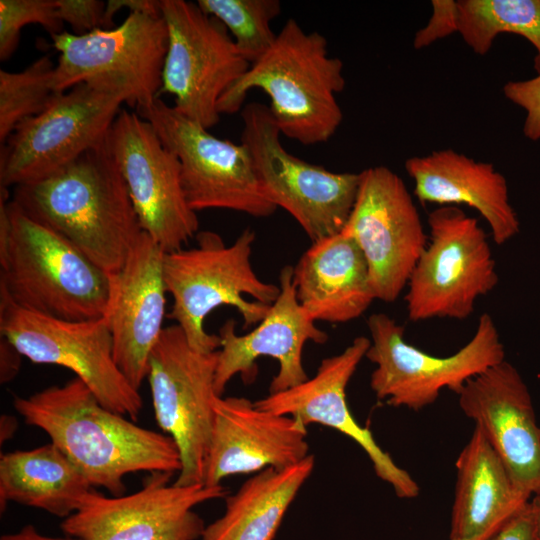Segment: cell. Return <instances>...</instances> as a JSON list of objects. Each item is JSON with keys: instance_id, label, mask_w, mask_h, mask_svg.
<instances>
[{"instance_id": "e0dca14e", "label": "cell", "mask_w": 540, "mask_h": 540, "mask_svg": "<svg viewBox=\"0 0 540 540\" xmlns=\"http://www.w3.org/2000/svg\"><path fill=\"white\" fill-rule=\"evenodd\" d=\"M360 185L343 232L354 238L369 270L375 300L394 302L428 239L403 179L385 166L360 172Z\"/></svg>"}, {"instance_id": "6da1fadb", "label": "cell", "mask_w": 540, "mask_h": 540, "mask_svg": "<svg viewBox=\"0 0 540 540\" xmlns=\"http://www.w3.org/2000/svg\"><path fill=\"white\" fill-rule=\"evenodd\" d=\"M14 409L26 424L43 430L92 487L123 495L124 477L140 471L179 473L174 440L143 428L103 406L74 377L28 397H15Z\"/></svg>"}, {"instance_id": "e575fe53", "label": "cell", "mask_w": 540, "mask_h": 540, "mask_svg": "<svg viewBox=\"0 0 540 540\" xmlns=\"http://www.w3.org/2000/svg\"><path fill=\"white\" fill-rule=\"evenodd\" d=\"M490 540H539L530 501L511 517Z\"/></svg>"}, {"instance_id": "2e32d148", "label": "cell", "mask_w": 540, "mask_h": 540, "mask_svg": "<svg viewBox=\"0 0 540 540\" xmlns=\"http://www.w3.org/2000/svg\"><path fill=\"white\" fill-rule=\"evenodd\" d=\"M174 474L153 472L129 495L91 490L80 508L63 519L67 536L82 540H196L205 529L194 507L227 496L224 486L169 484Z\"/></svg>"}, {"instance_id": "44dd1931", "label": "cell", "mask_w": 540, "mask_h": 540, "mask_svg": "<svg viewBox=\"0 0 540 540\" xmlns=\"http://www.w3.org/2000/svg\"><path fill=\"white\" fill-rule=\"evenodd\" d=\"M164 253L142 232L120 270L111 274L104 318L112 336L114 360L137 390L147 379L150 355L165 328Z\"/></svg>"}, {"instance_id": "cb8c5ba5", "label": "cell", "mask_w": 540, "mask_h": 540, "mask_svg": "<svg viewBox=\"0 0 540 540\" xmlns=\"http://www.w3.org/2000/svg\"><path fill=\"white\" fill-rule=\"evenodd\" d=\"M293 268L297 300L315 322L352 321L375 300L365 257L343 231L312 242Z\"/></svg>"}, {"instance_id": "484cf974", "label": "cell", "mask_w": 540, "mask_h": 540, "mask_svg": "<svg viewBox=\"0 0 540 540\" xmlns=\"http://www.w3.org/2000/svg\"><path fill=\"white\" fill-rule=\"evenodd\" d=\"M314 465L310 454L289 467L255 473L226 496L224 513L205 527L200 540H274Z\"/></svg>"}, {"instance_id": "ffe728a7", "label": "cell", "mask_w": 540, "mask_h": 540, "mask_svg": "<svg viewBox=\"0 0 540 540\" xmlns=\"http://www.w3.org/2000/svg\"><path fill=\"white\" fill-rule=\"evenodd\" d=\"M370 343L367 337H356L341 353L324 358L312 378L254 403L260 409L295 417L305 426L321 424L349 437L367 454L378 478L399 498L412 499L419 495L417 482L378 445L371 431L354 419L346 401V387Z\"/></svg>"}, {"instance_id": "1f68e13d", "label": "cell", "mask_w": 540, "mask_h": 540, "mask_svg": "<svg viewBox=\"0 0 540 540\" xmlns=\"http://www.w3.org/2000/svg\"><path fill=\"white\" fill-rule=\"evenodd\" d=\"M504 96L525 111L523 133L531 141L540 140V74L503 86Z\"/></svg>"}, {"instance_id": "5bb4252c", "label": "cell", "mask_w": 540, "mask_h": 540, "mask_svg": "<svg viewBox=\"0 0 540 540\" xmlns=\"http://www.w3.org/2000/svg\"><path fill=\"white\" fill-rule=\"evenodd\" d=\"M168 49L161 91L174 107L206 129L220 121L221 96L248 70L227 28L197 3L161 0Z\"/></svg>"}, {"instance_id": "8d00e7d4", "label": "cell", "mask_w": 540, "mask_h": 540, "mask_svg": "<svg viewBox=\"0 0 540 540\" xmlns=\"http://www.w3.org/2000/svg\"><path fill=\"white\" fill-rule=\"evenodd\" d=\"M21 354L5 338L0 343V380L7 383L13 379L20 367Z\"/></svg>"}, {"instance_id": "74e56055", "label": "cell", "mask_w": 540, "mask_h": 540, "mask_svg": "<svg viewBox=\"0 0 540 540\" xmlns=\"http://www.w3.org/2000/svg\"><path fill=\"white\" fill-rule=\"evenodd\" d=\"M0 540H82L80 538L65 536L53 537L41 534L33 525H25L19 531L10 534H4Z\"/></svg>"}, {"instance_id": "7c38bea8", "label": "cell", "mask_w": 540, "mask_h": 540, "mask_svg": "<svg viewBox=\"0 0 540 540\" xmlns=\"http://www.w3.org/2000/svg\"><path fill=\"white\" fill-rule=\"evenodd\" d=\"M136 112L152 124L179 160L186 200L195 211L227 209L268 217L277 207L264 195L247 147L212 135L157 98Z\"/></svg>"}, {"instance_id": "9a60e30c", "label": "cell", "mask_w": 540, "mask_h": 540, "mask_svg": "<svg viewBox=\"0 0 540 540\" xmlns=\"http://www.w3.org/2000/svg\"><path fill=\"white\" fill-rule=\"evenodd\" d=\"M106 145L142 231L165 253L183 248L197 235L199 220L186 200L176 155L162 143L150 122L126 109L114 120Z\"/></svg>"}, {"instance_id": "ba28073f", "label": "cell", "mask_w": 540, "mask_h": 540, "mask_svg": "<svg viewBox=\"0 0 540 540\" xmlns=\"http://www.w3.org/2000/svg\"><path fill=\"white\" fill-rule=\"evenodd\" d=\"M370 347L366 358L376 365L370 386L378 400L419 411L444 389L458 394L472 378L505 360L496 324L488 313L478 320L466 345L452 355H430L404 339V327L385 313L369 316Z\"/></svg>"}, {"instance_id": "3957f363", "label": "cell", "mask_w": 540, "mask_h": 540, "mask_svg": "<svg viewBox=\"0 0 540 540\" xmlns=\"http://www.w3.org/2000/svg\"><path fill=\"white\" fill-rule=\"evenodd\" d=\"M0 191V294L21 308L57 319L104 317L111 274L7 201L8 189Z\"/></svg>"}, {"instance_id": "8992f818", "label": "cell", "mask_w": 540, "mask_h": 540, "mask_svg": "<svg viewBox=\"0 0 540 540\" xmlns=\"http://www.w3.org/2000/svg\"><path fill=\"white\" fill-rule=\"evenodd\" d=\"M51 38L59 52L53 76L57 92L86 83L121 96L136 110L158 98L168 49L162 14L129 11L115 28L82 35L63 31Z\"/></svg>"}, {"instance_id": "30bf717a", "label": "cell", "mask_w": 540, "mask_h": 540, "mask_svg": "<svg viewBox=\"0 0 540 540\" xmlns=\"http://www.w3.org/2000/svg\"><path fill=\"white\" fill-rule=\"evenodd\" d=\"M0 333L36 364L71 370L106 408L136 421L143 408L140 391L118 368L104 317L70 321L21 308L0 294Z\"/></svg>"}, {"instance_id": "f1b7e54d", "label": "cell", "mask_w": 540, "mask_h": 540, "mask_svg": "<svg viewBox=\"0 0 540 540\" xmlns=\"http://www.w3.org/2000/svg\"><path fill=\"white\" fill-rule=\"evenodd\" d=\"M56 64L42 56L20 72L0 70V142L23 120L47 109L61 94L54 89Z\"/></svg>"}, {"instance_id": "5b68a950", "label": "cell", "mask_w": 540, "mask_h": 540, "mask_svg": "<svg viewBox=\"0 0 540 540\" xmlns=\"http://www.w3.org/2000/svg\"><path fill=\"white\" fill-rule=\"evenodd\" d=\"M196 247L164 253L163 277L173 305L168 317L201 353L220 348L219 335L205 330V319L221 305L236 308L243 329L256 326L280 294V286L262 281L251 265L255 232L244 229L231 245L213 231L198 232Z\"/></svg>"}, {"instance_id": "d6a6232c", "label": "cell", "mask_w": 540, "mask_h": 540, "mask_svg": "<svg viewBox=\"0 0 540 540\" xmlns=\"http://www.w3.org/2000/svg\"><path fill=\"white\" fill-rule=\"evenodd\" d=\"M60 20L68 23L74 34L82 35L106 28V3L98 0H56Z\"/></svg>"}, {"instance_id": "d4e9b609", "label": "cell", "mask_w": 540, "mask_h": 540, "mask_svg": "<svg viewBox=\"0 0 540 540\" xmlns=\"http://www.w3.org/2000/svg\"><path fill=\"white\" fill-rule=\"evenodd\" d=\"M456 470L449 539L493 537L531 500L477 426L456 460Z\"/></svg>"}, {"instance_id": "603a6c76", "label": "cell", "mask_w": 540, "mask_h": 540, "mask_svg": "<svg viewBox=\"0 0 540 540\" xmlns=\"http://www.w3.org/2000/svg\"><path fill=\"white\" fill-rule=\"evenodd\" d=\"M414 195L422 203L467 205L488 223L492 238L503 245L520 231L509 200L506 178L493 164L476 161L453 149H441L406 160Z\"/></svg>"}, {"instance_id": "8fae6325", "label": "cell", "mask_w": 540, "mask_h": 540, "mask_svg": "<svg viewBox=\"0 0 540 540\" xmlns=\"http://www.w3.org/2000/svg\"><path fill=\"white\" fill-rule=\"evenodd\" d=\"M218 350L201 353L177 325L164 328L150 359L147 379L155 419L179 451L176 485L203 484L211 441Z\"/></svg>"}, {"instance_id": "836d02e7", "label": "cell", "mask_w": 540, "mask_h": 540, "mask_svg": "<svg viewBox=\"0 0 540 540\" xmlns=\"http://www.w3.org/2000/svg\"><path fill=\"white\" fill-rule=\"evenodd\" d=\"M432 15L427 25L415 34L413 45L421 49L433 42L458 32L457 1L433 0Z\"/></svg>"}, {"instance_id": "d6986e66", "label": "cell", "mask_w": 540, "mask_h": 540, "mask_svg": "<svg viewBox=\"0 0 540 540\" xmlns=\"http://www.w3.org/2000/svg\"><path fill=\"white\" fill-rule=\"evenodd\" d=\"M457 395L460 409L480 428L515 485L529 497L540 495V427L518 370L504 360L470 379Z\"/></svg>"}, {"instance_id": "4dcf8cb0", "label": "cell", "mask_w": 540, "mask_h": 540, "mask_svg": "<svg viewBox=\"0 0 540 540\" xmlns=\"http://www.w3.org/2000/svg\"><path fill=\"white\" fill-rule=\"evenodd\" d=\"M42 26L50 36L62 33L56 0H0V60L6 61L15 52L23 27Z\"/></svg>"}, {"instance_id": "52a82bcc", "label": "cell", "mask_w": 540, "mask_h": 540, "mask_svg": "<svg viewBox=\"0 0 540 540\" xmlns=\"http://www.w3.org/2000/svg\"><path fill=\"white\" fill-rule=\"evenodd\" d=\"M241 117L240 142L251 154L265 197L286 210L312 242L340 233L356 201L360 172H332L289 153L265 104H246Z\"/></svg>"}, {"instance_id": "f35d334b", "label": "cell", "mask_w": 540, "mask_h": 540, "mask_svg": "<svg viewBox=\"0 0 540 540\" xmlns=\"http://www.w3.org/2000/svg\"><path fill=\"white\" fill-rule=\"evenodd\" d=\"M530 506L534 517L537 534L540 540V495L532 497Z\"/></svg>"}, {"instance_id": "83f0119b", "label": "cell", "mask_w": 540, "mask_h": 540, "mask_svg": "<svg viewBox=\"0 0 540 540\" xmlns=\"http://www.w3.org/2000/svg\"><path fill=\"white\" fill-rule=\"evenodd\" d=\"M458 33L478 55L489 52L500 33L524 37L536 50L540 74V0H458Z\"/></svg>"}, {"instance_id": "277c9868", "label": "cell", "mask_w": 540, "mask_h": 540, "mask_svg": "<svg viewBox=\"0 0 540 540\" xmlns=\"http://www.w3.org/2000/svg\"><path fill=\"white\" fill-rule=\"evenodd\" d=\"M343 62L329 55L325 36L290 18L271 48L221 96L218 111L233 114L252 89L270 99L281 134L304 145L328 141L343 120L337 94L345 87Z\"/></svg>"}, {"instance_id": "f546056e", "label": "cell", "mask_w": 540, "mask_h": 540, "mask_svg": "<svg viewBox=\"0 0 540 540\" xmlns=\"http://www.w3.org/2000/svg\"><path fill=\"white\" fill-rule=\"evenodd\" d=\"M206 14L227 28L242 57L251 65L273 45L272 21L281 13L278 0H198Z\"/></svg>"}, {"instance_id": "d590c367", "label": "cell", "mask_w": 540, "mask_h": 540, "mask_svg": "<svg viewBox=\"0 0 540 540\" xmlns=\"http://www.w3.org/2000/svg\"><path fill=\"white\" fill-rule=\"evenodd\" d=\"M122 8H127L129 11H143L153 14H162L161 0H109L106 2L105 8L106 28H111L114 15Z\"/></svg>"}, {"instance_id": "4fadbf2b", "label": "cell", "mask_w": 540, "mask_h": 540, "mask_svg": "<svg viewBox=\"0 0 540 540\" xmlns=\"http://www.w3.org/2000/svg\"><path fill=\"white\" fill-rule=\"evenodd\" d=\"M123 103L121 96L86 83L61 93L2 144L1 188L45 178L104 143Z\"/></svg>"}, {"instance_id": "ac0fdd59", "label": "cell", "mask_w": 540, "mask_h": 540, "mask_svg": "<svg viewBox=\"0 0 540 540\" xmlns=\"http://www.w3.org/2000/svg\"><path fill=\"white\" fill-rule=\"evenodd\" d=\"M293 271L290 265L281 269L280 294L251 332L236 334L232 319L221 326L214 382L217 396L223 395L227 384L237 374L244 383H252L257 375L256 360L262 356L272 357L279 363L269 394L287 390L308 379L303 366L304 346L309 341L324 344L328 336L298 302Z\"/></svg>"}, {"instance_id": "7a4b0ae2", "label": "cell", "mask_w": 540, "mask_h": 540, "mask_svg": "<svg viewBox=\"0 0 540 540\" xmlns=\"http://www.w3.org/2000/svg\"><path fill=\"white\" fill-rule=\"evenodd\" d=\"M11 201L109 274L143 232L106 140L53 174L14 187Z\"/></svg>"}, {"instance_id": "7402d4cb", "label": "cell", "mask_w": 540, "mask_h": 540, "mask_svg": "<svg viewBox=\"0 0 540 540\" xmlns=\"http://www.w3.org/2000/svg\"><path fill=\"white\" fill-rule=\"evenodd\" d=\"M204 481L282 469L309 456L306 426L297 418L258 408L244 397L216 396Z\"/></svg>"}, {"instance_id": "ab89813d", "label": "cell", "mask_w": 540, "mask_h": 540, "mask_svg": "<svg viewBox=\"0 0 540 540\" xmlns=\"http://www.w3.org/2000/svg\"><path fill=\"white\" fill-rule=\"evenodd\" d=\"M492 537L490 536H478L473 538H466V539H453V540H490ZM452 540V539H449Z\"/></svg>"}, {"instance_id": "9c48e42d", "label": "cell", "mask_w": 540, "mask_h": 540, "mask_svg": "<svg viewBox=\"0 0 540 540\" xmlns=\"http://www.w3.org/2000/svg\"><path fill=\"white\" fill-rule=\"evenodd\" d=\"M429 237L407 283L408 318L464 320L479 297L498 284L496 262L484 229L458 206L428 214Z\"/></svg>"}, {"instance_id": "4316f807", "label": "cell", "mask_w": 540, "mask_h": 540, "mask_svg": "<svg viewBox=\"0 0 540 540\" xmlns=\"http://www.w3.org/2000/svg\"><path fill=\"white\" fill-rule=\"evenodd\" d=\"M92 489L53 443L1 455V512L14 502L66 518L80 508Z\"/></svg>"}]
</instances>
